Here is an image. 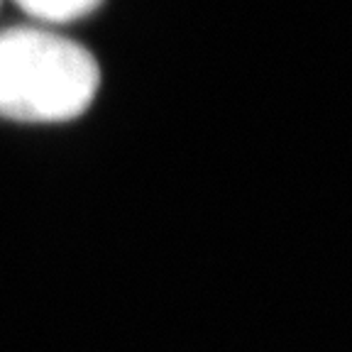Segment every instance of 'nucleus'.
<instances>
[{
    "label": "nucleus",
    "instance_id": "1",
    "mask_svg": "<svg viewBox=\"0 0 352 352\" xmlns=\"http://www.w3.org/2000/svg\"><path fill=\"white\" fill-rule=\"evenodd\" d=\"M100 69L81 44L44 30L0 34V116L25 122H59L94 103Z\"/></svg>",
    "mask_w": 352,
    "mask_h": 352
},
{
    "label": "nucleus",
    "instance_id": "2",
    "mask_svg": "<svg viewBox=\"0 0 352 352\" xmlns=\"http://www.w3.org/2000/svg\"><path fill=\"white\" fill-rule=\"evenodd\" d=\"M28 15L47 22H69L94 12L103 0H15Z\"/></svg>",
    "mask_w": 352,
    "mask_h": 352
}]
</instances>
